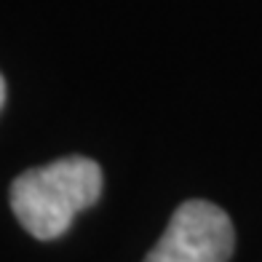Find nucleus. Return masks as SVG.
Instances as JSON below:
<instances>
[{
	"label": "nucleus",
	"mask_w": 262,
	"mask_h": 262,
	"mask_svg": "<svg viewBox=\"0 0 262 262\" xmlns=\"http://www.w3.org/2000/svg\"><path fill=\"white\" fill-rule=\"evenodd\" d=\"M102 182V166L94 158H59L40 169L21 171L11 182V211L32 238L54 241L70 230L75 214L99 201Z\"/></svg>",
	"instance_id": "nucleus-1"
},
{
	"label": "nucleus",
	"mask_w": 262,
	"mask_h": 262,
	"mask_svg": "<svg viewBox=\"0 0 262 262\" xmlns=\"http://www.w3.org/2000/svg\"><path fill=\"white\" fill-rule=\"evenodd\" d=\"M235 249L230 217L209 201H185L145 262H228Z\"/></svg>",
	"instance_id": "nucleus-2"
},
{
	"label": "nucleus",
	"mask_w": 262,
	"mask_h": 262,
	"mask_svg": "<svg viewBox=\"0 0 262 262\" xmlns=\"http://www.w3.org/2000/svg\"><path fill=\"white\" fill-rule=\"evenodd\" d=\"M6 78L3 75H0V110H3V104H6Z\"/></svg>",
	"instance_id": "nucleus-3"
}]
</instances>
